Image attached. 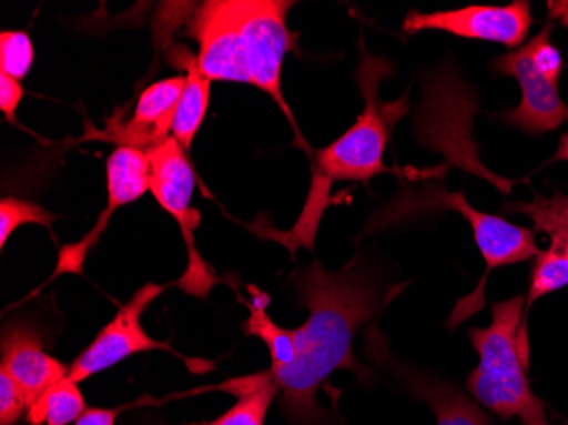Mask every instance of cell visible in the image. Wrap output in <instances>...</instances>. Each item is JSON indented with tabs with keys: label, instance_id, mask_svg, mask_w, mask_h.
Instances as JSON below:
<instances>
[{
	"label": "cell",
	"instance_id": "cell-1",
	"mask_svg": "<svg viewBox=\"0 0 568 425\" xmlns=\"http://www.w3.org/2000/svg\"><path fill=\"white\" fill-rule=\"evenodd\" d=\"M292 280L300 305L308 308L305 324L280 327L271 321L266 305L254 300L245 334L260 337L270 350L267 373L283 395V414L293 425H324L327 414L318 404V389L337 370L368 378V370L354 354V337L405 284L383 291L365 264H357V257L337 273L312 262Z\"/></svg>",
	"mask_w": 568,
	"mask_h": 425
},
{
	"label": "cell",
	"instance_id": "cell-2",
	"mask_svg": "<svg viewBox=\"0 0 568 425\" xmlns=\"http://www.w3.org/2000/svg\"><path fill=\"white\" fill-rule=\"evenodd\" d=\"M390 63L366 53L363 48L356 81L365 98V110L356 123L325 149L318 150L312 169V190L305 210L284 244L295 251L298 245L314 249L318 222L327 204L334 182H369L375 175L388 172L383 164L386 145L394 127L407 113V98L385 104L379 99V82L390 75Z\"/></svg>",
	"mask_w": 568,
	"mask_h": 425
},
{
	"label": "cell",
	"instance_id": "cell-3",
	"mask_svg": "<svg viewBox=\"0 0 568 425\" xmlns=\"http://www.w3.org/2000/svg\"><path fill=\"white\" fill-rule=\"evenodd\" d=\"M525 310V296L494 303L490 325L471 328V345L480 363L468 376V392L477 404L503 418L519 417L523 425H550L526 376Z\"/></svg>",
	"mask_w": 568,
	"mask_h": 425
},
{
	"label": "cell",
	"instance_id": "cell-4",
	"mask_svg": "<svg viewBox=\"0 0 568 425\" xmlns=\"http://www.w3.org/2000/svg\"><path fill=\"white\" fill-rule=\"evenodd\" d=\"M551 31L554 22H548L535 38L493 63L499 75L514 77L521 85V102L500 118L529 135H545L568 121V104L558 92L564 59L551 43Z\"/></svg>",
	"mask_w": 568,
	"mask_h": 425
},
{
	"label": "cell",
	"instance_id": "cell-5",
	"mask_svg": "<svg viewBox=\"0 0 568 425\" xmlns=\"http://www.w3.org/2000/svg\"><path fill=\"white\" fill-rule=\"evenodd\" d=\"M145 153L150 162V193L169 215L178 220L186 242L187 267L178 286L183 287L184 293L204 298L215 284V277L194 247L197 215L190 210V204L196 178L187 161L186 150L174 136H169Z\"/></svg>",
	"mask_w": 568,
	"mask_h": 425
},
{
	"label": "cell",
	"instance_id": "cell-6",
	"mask_svg": "<svg viewBox=\"0 0 568 425\" xmlns=\"http://www.w3.org/2000/svg\"><path fill=\"white\" fill-rule=\"evenodd\" d=\"M293 2L283 0H235L245 55L251 70V85L266 92L280 105L290 123L295 127L300 143L303 142L293 120L281 85L284 57L295 48V38L288 30V16Z\"/></svg>",
	"mask_w": 568,
	"mask_h": 425
},
{
	"label": "cell",
	"instance_id": "cell-7",
	"mask_svg": "<svg viewBox=\"0 0 568 425\" xmlns=\"http://www.w3.org/2000/svg\"><path fill=\"white\" fill-rule=\"evenodd\" d=\"M532 24L531 2L509 6H468L455 11H410L404 21L407 37L420 31H445L467 40L493 41L516 50L525 44Z\"/></svg>",
	"mask_w": 568,
	"mask_h": 425
},
{
	"label": "cell",
	"instance_id": "cell-8",
	"mask_svg": "<svg viewBox=\"0 0 568 425\" xmlns=\"http://www.w3.org/2000/svg\"><path fill=\"white\" fill-rule=\"evenodd\" d=\"M165 286L145 284L133 298L116 313L113 321L102 328L88 350L70 364L69 378L82 383L101 371L128 360L133 354L164 350L172 353L164 342L155 341L142 327V315L153 300L164 293Z\"/></svg>",
	"mask_w": 568,
	"mask_h": 425
},
{
	"label": "cell",
	"instance_id": "cell-9",
	"mask_svg": "<svg viewBox=\"0 0 568 425\" xmlns=\"http://www.w3.org/2000/svg\"><path fill=\"white\" fill-rule=\"evenodd\" d=\"M190 30L200 43L197 67L210 81L251 84L235 0L204 2L191 21Z\"/></svg>",
	"mask_w": 568,
	"mask_h": 425
},
{
	"label": "cell",
	"instance_id": "cell-10",
	"mask_svg": "<svg viewBox=\"0 0 568 425\" xmlns=\"http://www.w3.org/2000/svg\"><path fill=\"white\" fill-rule=\"evenodd\" d=\"M106 178V208L99 216L94 229L85 235L84 241L62 249L55 276L60 273H82L85 255L91 251L92 245H95V242L99 241L102 232L106 230L114 211L124 206V204L140 200L146 191H150L149 156L143 150L132 149V146H118L108 159Z\"/></svg>",
	"mask_w": 568,
	"mask_h": 425
},
{
	"label": "cell",
	"instance_id": "cell-11",
	"mask_svg": "<svg viewBox=\"0 0 568 425\" xmlns=\"http://www.w3.org/2000/svg\"><path fill=\"white\" fill-rule=\"evenodd\" d=\"M0 357V370L21 386L30 405L69 376L70 366L44 351L43 335L30 322L16 321L2 328Z\"/></svg>",
	"mask_w": 568,
	"mask_h": 425
},
{
	"label": "cell",
	"instance_id": "cell-12",
	"mask_svg": "<svg viewBox=\"0 0 568 425\" xmlns=\"http://www.w3.org/2000/svg\"><path fill=\"white\" fill-rule=\"evenodd\" d=\"M442 206L456 211L470 223L475 242L487 264L488 273L496 267L535 259L539 252L532 230L514 225L503 216L488 215L484 211H478L468 203L463 193L446 194L442 198Z\"/></svg>",
	"mask_w": 568,
	"mask_h": 425
},
{
	"label": "cell",
	"instance_id": "cell-13",
	"mask_svg": "<svg viewBox=\"0 0 568 425\" xmlns=\"http://www.w3.org/2000/svg\"><path fill=\"white\" fill-rule=\"evenodd\" d=\"M372 345L375 354L394 367L395 375L402 380L405 388L434 412L436 425H490L477 402L470 401L458 386L442 376L430 375L427 371L395 360L386 350L385 338L379 341V335H375Z\"/></svg>",
	"mask_w": 568,
	"mask_h": 425
},
{
	"label": "cell",
	"instance_id": "cell-14",
	"mask_svg": "<svg viewBox=\"0 0 568 425\" xmlns=\"http://www.w3.org/2000/svg\"><path fill=\"white\" fill-rule=\"evenodd\" d=\"M184 84L186 77L178 75L149 85L136 102L132 120L110 130V139L120 146H132L143 152L165 142L174 124Z\"/></svg>",
	"mask_w": 568,
	"mask_h": 425
},
{
	"label": "cell",
	"instance_id": "cell-15",
	"mask_svg": "<svg viewBox=\"0 0 568 425\" xmlns=\"http://www.w3.org/2000/svg\"><path fill=\"white\" fill-rule=\"evenodd\" d=\"M222 389L234 393L239 401L215 421L200 425H264L267 412L280 393L267 371L230 380Z\"/></svg>",
	"mask_w": 568,
	"mask_h": 425
},
{
	"label": "cell",
	"instance_id": "cell-16",
	"mask_svg": "<svg viewBox=\"0 0 568 425\" xmlns=\"http://www.w3.org/2000/svg\"><path fill=\"white\" fill-rule=\"evenodd\" d=\"M186 84H184L183 94H181L178 110H175L172 136L181 143L186 152H190L204 117H206V111H209L212 81L201 72L197 59H194L193 55L186 57Z\"/></svg>",
	"mask_w": 568,
	"mask_h": 425
},
{
	"label": "cell",
	"instance_id": "cell-17",
	"mask_svg": "<svg viewBox=\"0 0 568 425\" xmlns=\"http://www.w3.org/2000/svg\"><path fill=\"white\" fill-rule=\"evenodd\" d=\"M88 411L79 383L67 376L62 382L48 388L37 402L30 405L26 421L30 425H69Z\"/></svg>",
	"mask_w": 568,
	"mask_h": 425
},
{
	"label": "cell",
	"instance_id": "cell-18",
	"mask_svg": "<svg viewBox=\"0 0 568 425\" xmlns=\"http://www.w3.org/2000/svg\"><path fill=\"white\" fill-rule=\"evenodd\" d=\"M507 213H523L535 226V232L550 236V245L568 249V196L554 194L551 198L536 196L525 203L506 204Z\"/></svg>",
	"mask_w": 568,
	"mask_h": 425
},
{
	"label": "cell",
	"instance_id": "cell-19",
	"mask_svg": "<svg viewBox=\"0 0 568 425\" xmlns=\"http://www.w3.org/2000/svg\"><path fill=\"white\" fill-rule=\"evenodd\" d=\"M565 286H568V249L550 245L547 251H539L532 262L526 310L529 312L539 298Z\"/></svg>",
	"mask_w": 568,
	"mask_h": 425
},
{
	"label": "cell",
	"instance_id": "cell-20",
	"mask_svg": "<svg viewBox=\"0 0 568 425\" xmlns=\"http://www.w3.org/2000/svg\"><path fill=\"white\" fill-rule=\"evenodd\" d=\"M57 216L38 203L6 196L0 201V245L8 244L9 236L22 225H41L51 229Z\"/></svg>",
	"mask_w": 568,
	"mask_h": 425
},
{
	"label": "cell",
	"instance_id": "cell-21",
	"mask_svg": "<svg viewBox=\"0 0 568 425\" xmlns=\"http://www.w3.org/2000/svg\"><path fill=\"white\" fill-rule=\"evenodd\" d=\"M34 62L33 41L24 31H2L0 34V72L16 81H24Z\"/></svg>",
	"mask_w": 568,
	"mask_h": 425
},
{
	"label": "cell",
	"instance_id": "cell-22",
	"mask_svg": "<svg viewBox=\"0 0 568 425\" xmlns=\"http://www.w3.org/2000/svg\"><path fill=\"white\" fill-rule=\"evenodd\" d=\"M30 402L8 371L0 370V425H14L28 414Z\"/></svg>",
	"mask_w": 568,
	"mask_h": 425
},
{
	"label": "cell",
	"instance_id": "cell-23",
	"mask_svg": "<svg viewBox=\"0 0 568 425\" xmlns=\"http://www.w3.org/2000/svg\"><path fill=\"white\" fill-rule=\"evenodd\" d=\"M22 94L24 91H22L21 82L0 72V110L12 123L16 120V111L21 104Z\"/></svg>",
	"mask_w": 568,
	"mask_h": 425
},
{
	"label": "cell",
	"instance_id": "cell-24",
	"mask_svg": "<svg viewBox=\"0 0 568 425\" xmlns=\"http://www.w3.org/2000/svg\"><path fill=\"white\" fill-rule=\"evenodd\" d=\"M118 408H88L73 425H116Z\"/></svg>",
	"mask_w": 568,
	"mask_h": 425
},
{
	"label": "cell",
	"instance_id": "cell-25",
	"mask_svg": "<svg viewBox=\"0 0 568 425\" xmlns=\"http://www.w3.org/2000/svg\"><path fill=\"white\" fill-rule=\"evenodd\" d=\"M554 161L568 162V131L560 136V142H558L557 153H555Z\"/></svg>",
	"mask_w": 568,
	"mask_h": 425
}]
</instances>
